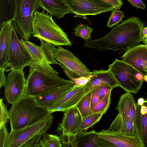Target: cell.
I'll return each instance as SVG.
<instances>
[{
    "label": "cell",
    "instance_id": "6da1fadb",
    "mask_svg": "<svg viewBox=\"0 0 147 147\" xmlns=\"http://www.w3.org/2000/svg\"><path fill=\"white\" fill-rule=\"evenodd\" d=\"M145 24L137 17H132L114 26L106 35L85 42L84 46L100 51H118L120 54L142 41Z\"/></svg>",
    "mask_w": 147,
    "mask_h": 147
},
{
    "label": "cell",
    "instance_id": "7a4b0ae2",
    "mask_svg": "<svg viewBox=\"0 0 147 147\" xmlns=\"http://www.w3.org/2000/svg\"><path fill=\"white\" fill-rule=\"evenodd\" d=\"M9 112L11 131L33 124L51 114L49 109L41 105L34 97L24 96L12 105Z\"/></svg>",
    "mask_w": 147,
    "mask_h": 147
},
{
    "label": "cell",
    "instance_id": "3957f363",
    "mask_svg": "<svg viewBox=\"0 0 147 147\" xmlns=\"http://www.w3.org/2000/svg\"><path fill=\"white\" fill-rule=\"evenodd\" d=\"M45 10L34 13L32 36L56 46H71L72 43L64 31L54 22L52 16Z\"/></svg>",
    "mask_w": 147,
    "mask_h": 147
},
{
    "label": "cell",
    "instance_id": "277c9868",
    "mask_svg": "<svg viewBox=\"0 0 147 147\" xmlns=\"http://www.w3.org/2000/svg\"><path fill=\"white\" fill-rule=\"evenodd\" d=\"M53 119V117L51 113L33 124L11 131L5 147H37L44 134L50 127Z\"/></svg>",
    "mask_w": 147,
    "mask_h": 147
},
{
    "label": "cell",
    "instance_id": "5b68a950",
    "mask_svg": "<svg viewBox=\"0 0 147 147\" xmlns=\"http://www.w3.org/2000/svg\"><path fill=\"white\" fill-rule=\"evenodd\" d=\"M24 96L33 97L59 87L75 84L68 80L30 67Z\"/></svg>",
    "mask_w": 147,
    "mask_h": 147
},
{
    "label": "cell",
    "instance_id": "8992f818",
    "mask_svg": "<svg viewBox=\"0 0 147 147\" xmlns=\"http://www.w3.org/2000/svg\"><path fill=\"white\" fill-rule=\"evenodd\" d=\"M119 86L127 92L137 93L142 86L146 77L131 65L116 59L109 66Z\"/></svg>",
    "mask_w": 147,
    "mask_h": 147
},
{
    "label": "cell",
    "instance_id": "52a82bcc",
    "mask_svg": "<svg viewBox=\"0 0 147 147\" xmlns=\"http://www.w3.org/2000/svg\"><path fill=\"white\" fill-rule=\"evenodd\" d=\"M54 55L70 80L81 76L88 77L92 74L86 66L70 51L61 46L54 51Z\"/></svg>",
    "mask_w": 147,
    "mask_h": 147
},
{
    "label": "cell",
    "instance_id": "ba28073f",
    "mask_svg": "<svg viewBox=\"0 0 147 147\" xmlns=\"http://www.w3.org/2000/svg\"><path fill=\"white\" fill-rule=\"evenodd\" d=\"M136 102L131 93L126 92L120 96L115 109L118 113L115 118L128 136H133L136 131L134 125Z\"/></svg>",
    "mask_w": 147,
    "mask_h": 147
},
{
    "label": "cell",
    "instance_id": "9c48e42d",
    "mask_svg": "<svg viewBox=\"0 0 147 147\" xmlns=\"http://www.w3.org/2000/svg\"><path fill=\"white\" fill-rule=\"evenodd\" d=\"M18 11L14 21L22 39L28 40L33 32L34 12L41 7L37 0H19Z\"/></svg>",
    "mask_w": 147,
    "mask_h": 147
},
{
    "label": "cell",
    "instance_id": "30bf717a",
    "mask_svg": "<svg viewBox=\"0 0 147 147\" xmlns=\"http://www.w3.org/2000/svg\"><path fill=\"white\" fill-rule=\"evenodd\" d=\"M97 147H142L138 136L103 129L96 133Z\"/></svg>",
    "mask_w": 147,
    "mask_h": 147
},
{
    "label": "cell",
    "instance_id": "8fae6325",
    "mask_svg": "<svg viewBox=\"0 0 147 147\" xmlns=\"http://www.w3.org/2000/svg\"><path fill=\"white\" fill-rule=\"evenodd\" d=\"M24 69L14 68L7 77L4 86L5 97L8 102L12 105L18 101L24 95L27 80Z\"/></svg>",
    "mask_w": 147,
    "mask_h": 147
},
{
    "label": "cell",
    "instance_id": "7c38bea8",
    "mask_svg": "<svg viewBox=\"0 0 147 147\" xmlns=\"http://www.w3.org/2000/svg\"><path fill=\"white\" fill-rule=\"evenodd\" d=\"M76 16L87 19L88 15H96L115 9L111 5L99 0H63Z\"/></svg>",
    "mask_w": 147,
    "mask_h": 147
},
{
    "label": "cell",
    "instance_id": "4fadbf2b",
    "mask_svg": "<svg viewBox=\"0 0 147 147\" xmlns=\"http://www.w3.org/2000/svg\"><path fill=\"white\" fill-rule=\"evenodd\" d=\"M34 61L31 53L19 39L13 24L9 51V65L13 69H21L28 66Z\"/></svg>",
    "mask_w": 147,
    "mask_h": 147
},
{
    "label": "cell",
    "instance_id": "5bb4252c",
    "mask_svg": "<svg viewBox=\"0 0 147 147\" xmlns=\"http://www.w3.org/2000/svg\"><path fill=\"white\" fill-rule=\"evenodd\" d=\"M90 91L88 83L80 86L75 85L62 100L49 109L50 113L63 112L76 106Z\"/></svg>",
    "mask_w": 147,
    "mask_h": 147
},
{
    "label": "cell",
    "instance_id": "9a60e30c",
    "mask_svg": "<svg viewBox=\"0 0 147 147\" xmlns=\"http://www.w3.org/2000/svg\"><path fill=\"white\" fill-rule=\"evenodd\" d=\"M14 20L3 22L0 26V69L8 72L13 69L9 64L12 31Z\"/></svg>",
    "mask_w": 147,
    "mask_h": 147
},
{
    "label": "cell",
    "instance_id": "2e32d148",
    "mask_svg": "<svg viewBox=\"0 0 147 147\" xmlns=\"http://www.w3.org/2000/svg\"><path fill=\"white\" fill-rule=\"evenodd\" d=\"M122 60L129 64L147 77L145 71L147 64V46L139 44L126 50Z\"/></svg>",
    "mask_w": 147,
    "mask_h": 147
},
{
    "label": "cell",
    "instance_id": "e0dca14e",
    "mask_svg": "<svg viewBox=\"0 0 147 147\" xmlns=\"http://www.w3.org/2000/svg\"><path fill=\"white\" fill-rule=\"evenodd\" d=\"M63 112L61 122L57 131L63 134L75 135L80 130L83 117L76 106Z\"/></svg>",
    "mask_w": 147,
    "mask_h": 147
},
{
    "label": "cell",
    "instance_id": "ac0fdd59",
    "mask_svg": "<svg viewBox=\"0 0 147 147\" xmlns=\"http://www.w3.org/2000/svg\"><path fill=\"white\" fill-rule=\"evenodd\" d=\"M21 42L29 51L34 61L28 66L50 74L58 75L56 71L48 62L42 53L40 47L28 40L21 38Z\"/></svg>",
    "mask_w": 147,
    "mask_h": 147
},
{
    "label": "cell",
    "instance_id": "d6986e66",
    "mask_svg": "<svg viewBox=\"0 0 147 147\" xmlns=\"http://www.w3.org/2000/svg\"><path fill=\"white\" fill-rule=\"evenodd\" d=\"M75 86L74 84L57 88L34 97L41 105L49 109L62 100Z\"/></svg>",
    "mask_w": 147,
    "mask_h": 147
},
{
    "label": "cell",
    "instance_id": "ffe728a7",
    "mask_svg": "<svg viewBox=\"0 0 147 147\" xmlns=\"http://www.w3.org/2000/svg\"><path fill=\"white\" fill-rule=\"evenodd\" d=\"M134 125L142 147H147V100L142 105L136 103Z\"/></svg>",
    "mask_w": 147,
    "mask_h": 147
},
{
    "label": "cell",
    "instance_id": "44dd1931",
    "mask_svg": "<svg viewBox=\"0 0 147 147\" xmlns=\"http://www.w3.org/2000/svg\"><path fill=\"white\" fill-rule=\"evenodd\" d=\"M92 75L91 80L88 83L90 91L102 86H110L113 88L119 86L108 69L94 70Z\"/></svg>",
    "mask_w": 147,
    "mask_h": 147
},
{
    "label": "cell",
    "instance_id": "7402d4cb",
    "mask_svg": "<svg viewBox=\"0 0 147 147\" xmlns=\"http://www.w3.org/2000/svg\"><path fill=\"white\" fill-rule=\"evenodd\" d=\"M41 8L57 19L73 12L63 0H37Z\"/></svg>",
    "mask_w": 147,
    "mask_h": 147
},
{
    "label": "cell",
    "instance_id": "603a6c76",
    "mask_svg": "<svg viewBox=\"0 0 147 147\" xmlns=\"http://www.w3.org/2000/svg\"><path fill=\"white\" fill-rule=\"evenodd\" d=\"M19 0H0V26L4 22L15 20L19 7Z\"/></svg>",
    "mask_w": 147,
    "mask_h": 147
},
{
    "label": "cell",
    "instance_id": "cb8c5ba5",
    "mask_svg": "<svg viewBox=\"0 0 147 147\" xmlns=\"http://www.w3.org/2000/svg\"><path fill=\"white\" fill-rule=\"evenodd\" d=\"M95 131H81L75 135H72V147H97Z\"/></svg>",
    "mask_w": 147,
    "mask_h": 147
},
{
    "label": "cell",
    "instance_id": "d4e9b609",
    "mask_svg": "<svg viewBox=\"0 0 147 147\" xmlns=\"http://www.w3.org/2000/svg\"><path fill=\"white\" fill-rule=\"evenodd\" d=\"M41 51L45 58L50 64L59 65L54 55V51L56 48V46L40 39Z\"/></svg>",
    "mask_w": 147,
    "mask_h": 147
},
{
    "label": "cell",
    "instance_id": "484cf974",
    "mask_svg": "<svg viewBox=\"0 0 147 147\" xmlns=\"http://www.w3.org/2000/svg\"><path fill=\"white\" fill-rule=\"evenodd\" d=\"M37 147H62V144L59 136L48 134L46 133L42 136Z\"/></svg>",
    "mask_w": 147,
    "mask_h": 147
},
{
    "label": "cell",
    "instance_id": "4316f807",
    "mask_svg": "<svg viewBox=\"0 0 147 147\" xmlns=\"http://www.w3.org/2000/svg\"><path fill=\"white\" fill-rule=\"evenodd\" d=\"M102 113H92L83 119L80 131H87L92 128L100 119L103 115Z\"/></svg>",
    "mask_w": 147,
    "mask_h": 147
},
{
    "label": "cell",
    "instance_id": "83f0119b",
    "mask_svg": "<svg viewBox=\"0 0 147 147\" xmlns=\"http://www.w3.org/2000/svg\"><path fill=\"white\" fill-rule=\"evenodd\" d=\"M92 96V92L90 91L76 106L83 119L92 113L91 107Z\"/></svg>",
    "mask_w": 147,
    "mask_h": 147
},
{
    "label": "cell",
    "instance_id": "f1b7e54d",
    "mask_svg": "<svg viewBox=\"0 0 147 147\" xmlns=\"http://www.w3.org/2000/svg\"><path fill=\"white\" fill-rule=\"evenodd\" d=\"M74 34L76 36L79 37L84 40L86 42L90 41L93 29L87 25L81 23L77 26L74 29Z\"/></svg>",
    "mask_w": 147,
    "mask_h": 147
},
{
    "label": "cell",
    "instance_id": "f546056e",
    "mask_svg": "<svg viewBox=\"0 0 147 147\" xmlns=\"http://www.w3.org/2000/svg\"><path fill=\"white\" fill-rule=\"evenodd\" d=\"M111 95V92L100 100L99 102L92 109V113L105 114L110 105Z\"/></svg>",
    "mask_w": 147,
    "mask_h": 147
},
{
    "label": "cell",
    "instance_id": "4dcf8cb0",
    "mask_svg": "<svg viewBox=\"0 0 147 147\" xmlns=\"http://www.w3.org/2000/svg\"><path fill=\"white\" fill-rule=\"evenodd\" d=\"M125 18V14L123 11L118 9L112 10L107 22V26L109 28H112L120 22H123L122 19Z\"/></svg>",
    "mask_w": 147,
    "mask_h": 147
},
{
    "label": "cell",
    "instance_id": "1f68e13d",
    "mask_svg": "<svg viewBox=\"0 0 147 147\" xmlns=\"http://www.w3.org/2000/svg\"><path fill=\"white\" fill-rule=\"evenodd\" d=\"M0 127L6 125L9 119V112L1 98L0 99Z\"/></svg>",
    "mask_w": 147,
    "mask_h": 147
},
{
    "label": "cell",
    "instance_id": "d6a6232c",
    "mask_svg": "<svg viewBox=\"0 0 147 147\" xmlns=\"http://www.w3.org/2000/svg\"><path fill=\"white\" fill-rule=\"evenodd\" d=\"M9 134L7 130L6 125L0 127V147H5Z\"/></svg>",
    "mask_w": 147,
    "mask_h": 147
},
{
    "label": "cell",
    "instance_id": "836d02e7",
    "mask_svg": "<svg viewBox=\"0 0 147 147\" xmlns=\"http://www.w3.org/2000/svg\"><path fill=\"white\" fill-rule=\"evenodd\" d=\"M92 76V75L88 77L81 76L76 78H72L71 81H73L76 86H80L88 83L90 80Z\"/></svg>",
    "mask_w": 147,
    "mask_h": 147
},
{
    "label": "cell",
    "instance_id": "e575fe53",
    "mask_svg": "<svg viewBox=\"0 0 147 147\" xmlns=\"http://www.w3.org/2000/svg\"><path fill=\"white\" fill-rule=\"evenodd\" d=\"M92 96L91 102V107L92 109L95 106L100 100L99 93V87H97L91 90Z\"/></svg>",
    "mask_w": 147,
    "mask_h": 147
},
{
    "label": "cell",
    "instance_id": "d590c367",
    "mask_svg": "<svg viewBox=\"0 0 147 147\" xmlns=\"http://www.w3.org/2000/svg\"><path fill=\"white\" fill-rule=\"evenodd\" d=\"M99 93L100 100L105 97L113 89L111 87L107 86H102L99 87Z\"/></svg>",
    "mask_w": 147,
    "mask_h": 147
},
{
    "label": "cell",
    "instance_id": "8d00e7d4",
    "mask_svg": "<svg viewBox=\"0 0 147 147\" xmlns=\"http://www.w3.org/2000/svg\"><path fill=\"white\" fill-rule=\"evenodd\" d=\"M112 5L115 9H119L123 4L121 0H99Z\"/></svg>",
    "mask_w": 147,
    "mask_h": 147
},
{
    "label": "cell",
    "instance_id": "74e56055",
    "mask_svg": "<svg viewBox=\"0 0 147 147\" xmlns=\"http://www.w3.org/2000/svg\"><path fill=\"white\" fill-rule=\"evenodd\" d=\"M134 6L138 8L145 9L146 6L141 0H127Z\"/></svg>",
    "mask_w": 147,
    "mask_h": 147
},
{
    "label": "cell",
    "instance_id": "f35d334b",
    "mask_svg": "<svg viewBox=\"0 0 147 147\" xmlns=\"http://www.w3.org/2000/svg\"><path fill=\"white\" fill-rule=\"evenodd\" d=\"M3 69H0V88L4 86L6 84L7 77L5 76Z\"/></svg>",
    "mask_w": 147,
    "mask_h": 147
},
{
    "label": "cell",
    "instance_id": "ab89813d",
    "mask_svg": "<svg viewBox=\"0 0 147 147\" xmlns=\"http://www.w3.org/2000/svg\"><path fill=\"white\" fill-rule=\"evenodd\" d=\"M142 35L143 39L147 36V27H144L142 29Z\"/></svg>",
    "mask_w": 147,
    "mask_h": 147
},
{
    "label": "cell",
    "instance_id": "60d3db41",
    "mask_svg": "<svg viewBox=\"0 0 147 147\" xmlns=\"http://www.w3.org/2000/svg\"><path fill=\"white\" fill-rule=\"evenodd\" d=\"M145 101V100L142 98H138L137 100V103L140 105H142Z\"/></svg>",
    "mask_w": 147,
    "mask_h": 147
},
{
    "label": "cell",
    "instance_id": "b9f144b4",
    "mask_svg": "<svg viewBox=\"0 0 147 147\" xmlns=\"http://www.w3.org/2000/svg\"><path fill=\"white\" fill-rule=\"evenodd\" d=\"M142 41L144 44L147 46V36L143 39Z\"/></svg>",
    "mask_w": 147,
    "mask_h": 147
},
{
    "label": "cell",
    "instance_id": "7bdbcfd3",
    "mask_svg": "<svg viewBox=\"0 0 147 147\" xmlns=\"http://www.w3.org/2000/svg\"><path fill=\"white\" fill-rule=\"evenodd\" d=\"M145 72L146 74V75L147 76V64L146 65V69H145Z\"/></svg>",
    "mask_w": 147,
    "mask_h": 147
}]
</instances>
